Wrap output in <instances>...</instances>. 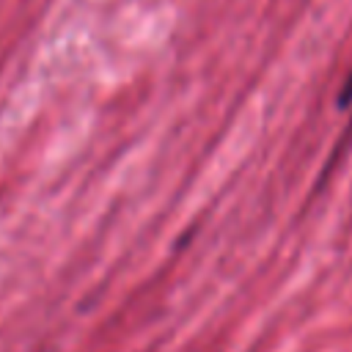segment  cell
I'll use <instances>...</instances> for the list:
<instances>
[{
	"label": "cell",
	"instance_id": "1",
	"mask_svg": "<svg viewBox=\"0 0 352 352\" xmlns=\"http://www.w3.org/2000/svg\"><path fill=\"white\" fill-rule=\"evenodd\" d=\"M338 104H341V107H352V74H349V80L344 82L341 94H338Z\"/></svg>",
	"mask_w": 352,
	"mask_h": 352
}]
</instances>
